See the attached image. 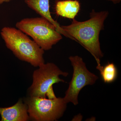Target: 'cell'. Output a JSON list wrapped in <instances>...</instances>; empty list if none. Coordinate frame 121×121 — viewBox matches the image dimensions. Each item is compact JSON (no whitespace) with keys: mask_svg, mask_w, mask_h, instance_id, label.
Masks as SVG:
<instances>
[{"mask_svg":"<svg viewBox=\"0 0 121 121\" xmlns=\"http://www.w3.org/2000/svg\"><path fill=\"white\" fill-rule=\"evenodd\" d=\"M80 4L77 0H63L56 2V14L65 18L73 19L80 11Z\"/></svg>","mask_w":121,"mask_h":121,"instance_id":"obj_9","label":"cell"},{"mask_svg":"<svg viewBox=\"0 0 121 121\" xmlns=\"http://www.w3.org/2000/svg\"><path fill=\"white\" fill-rule=\"evenodd\" d=\"M1 35L7 47L20 60L35 67L44 63V51L20 30L4 27L1 30Z\"/></svg>","mask_w":121,"mask_h":121,"instance_id":"obj_2","label":"cell"},{"mask_svg":"<svg viewBox=\"0 0 121 121\" xmlns=\"http://www.w3.org/2000/svg\"><path fill=\"white\" fill-rule=\"evenodd\" d=\"M82 119V116L81 114H78L73 119V121H81Z\"/></svg>","mask_w":121,"mask_h":121,"instance_id":"obj_11","label":"cell"},{"mask_svg":"<svg viewBox=\"0 0 121 121\" xmlns=\"http://www.w3.org/2000/svg\"><path fill=\"white\" fill-rule=\"evenodd\" d=\"M24 1L30 9L52 23L61 35L68 38L67 34L63 30L61 26L52 18L51 15L50 0H25Z\"/></svg>","mask_w":121,"mask_h":121,"instance_id":"obj_8","label":"cell"},{"mask_svg":"<svg viewBox=\"0 0 121 121\" xmlns=\"http://www.w3.org/2000/svg\"><path fill=\"white\" fill-rule=\"evenodd\" d=\"M16 26L31 37L44 51L51 50L62 39L56 27L43 17L25 18L17 22Z\"/></svg>","mask_w":121,"mask_h":121,"instance_id":"obj_3","label":"cell"},{"mask_svg":"<svg viewBox=\"0 0 121 121\" xmlns=\"http://www.w3.org/2000/svg\"><path fill=\"white\" fill-rule=\"evenodd\" d=\"M108 12H96L92 10L90 18L80 22L74 19L67 26H61L69 39L78 42L94 57L97 66L101 65V59L103 56L99 41L100 32L104 28V23L108 15Z\"/></svg>","mask_w":121,"mask_h":121,"instance_id":"obj_1","label":"cell"},{"mask_svg":"<svg viewBox=\"0 0 121 121\" xmlns=\"http://www.w3.org/2000/svg\"><path fill=\"white\" fill-rule=\"evenodd\" d=\"M1 121H26L29 119L28 107L21 99L14 105L0 108Z\"/></svg>","mask_w":121,"mask_h":121,"instance_id":"obj_7","label":"cell"},{"mask_svg":"<svg viewBox=\"0 0 121 121\" xmlns=\"http://www.w3.org/2000/svg\"><path fill=\"white\" fill-rule=\"evenodd\" d=\"M109 1H112L114 4H117L119 3L121 1V0H106Z\"/></svg>","mask_w":121,"mask_h":121,"instance_id":"obj_13","label":"cell"},{"mask_svg":"<svg viewBox=\"0 0 121 121\" xmlns=\"http://www.w3.org/2000/svg\"><path fill=\"white\" fill-rule=\"evenodd\" d=\"M96 68L99 71L102 79L105 83H112L117 78V69L113 63H108L104 66H97Z\"/></svg>","mask_w":121,"mask_h":121,"instance_id":"obj_10","label":"cell"},{"mask_svg":"<svg viewBox=\"0 0 121 121\" xmlns=\"http://www.w3.org/2000/svg\"><path fill=\"white\" fill-rule=\"evenodd\" d=\"M29 117L37 121H56L66 109L67 103L64 98L52 99L30 96L25 100Z\"/></svg>","mask_w":121,"mask_h":121,"instance_id":"obj_5","label":"cell"},{"mask_svg":"<svg viewBox=\"0 0 121 121\" xmlns=\"http://www.w3.org/2000/svg\"><path fill=\"white\" fill-rule=\"evenodd\" d=\"M69 59L73 67V75L63 98L67 104L71 103L76 106L78 104V96L80 91L86 86L95 84L99 78L89 71L82 57L71 56Z\"/></svg>","mask_w":121,"mask_h":121,"instance_id":"obj_6","label":"cell"},{"mask_svg":"<svg viewBox=\"0 0 121 121\" xmlns=\"http://www.w3.org/2000/svg\"><path fill=\"white\" fill-rule=\"evenodd\" d=\"M39 67V69L33 72L32 84L29 90L30 96L55 98L53 85L60 82H65L59 76L67 77L69 73L61 70L53 63H44Z\"/></svg>","mask_w":121,"mask_h":121,"instance_id":"obj_4","label":"cell"},{"mask_svg":"<svg viewBox=\"0 0 121 121\" xmlns=\"http://www.w3.org/2000/svg\"><path fill=\"white\" fill-rule=\"evenodd\" d=\"M12 0H0V5L2 4L4 2H10Z\"/></svg>","mask_w":121,"mask_h":121,"instance_id":"obj_12","label":"cell"}]
</instances>
